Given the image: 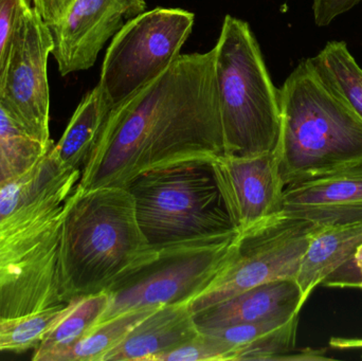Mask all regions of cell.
I'll return each instance as SVG.
<instances>
[{"label": "cell", "mask_w": 362, "mask_h": 361, "mask_svg": "<svg viewBox=\"0 0 362 361\" xmlns=\"http://www.w3.org/2000/svg\"><path fill=\"white\" fill-rule=\"evenodd\" d=\"M223 154L214 51L180 54L112 108L78 188H124L144 172Z\"/></svg>", "instance_id": "1"}, {"label": "cell", "mask_w": 362, "mask_h": 361, "mask_svg": "<svg viewBox=\"0 0 362 361\" xmlns=\"http://www.w3.org/2000/svg\"><path fill=\"white\" fill-rule=\"evenodd\" d=\"M276 148L285 187L362 167V121L319 76L300 61L281 89Z\"/></svg>", "instance_id": "2"}, {"label": "cell", "mask_w": 362, "mask_h": 361, "mask_svg": "<svg viewBox=\"0 0 362 361\" xmlns=\"http://www.w3.org/2000/svg\"><path fill=\"white\" fill-rule=\"evenodd\" d=\"M148 248L127 189L83 191L76 184L59 239L57 284L62 302L106 292Z\"/></svg>", "instance_id": "3"}, {"label": "cell", "mask_w": 362, "mask_h": 361, "mask_svg": "<svg viewBox=\"0 0 362 361\" xmlns=\"http://www.w3.org/2000/svg\"><path fill=\"white\" fill-rule=\"evenodd\" d=\"M74 170L10 215L0 218V316L62 304L57 258L62 225L81 178Z\"/></svg>", "instance_id": "4"}, {"label": "cell", "mask_w": 362, "mask_h": 361, "mask_svg": "<svg viewBox=\"0 0 362 361\" xmlns=\"http://www.w3.org/2000/svg\"><path fill=\"white\" fill-rule=\"evenodd\" d=\"M213 51L225 155L276 153L282 126L280 93L250 25L227 15Z\"/></svg>", "instance_id": "5"}, {"label": "cell", "mask_w": 362, "mask_h": 361, "mask_svg": "<svg viewBox=\"0 0 362 361\" xmlns=\"http://www.w3.org/2000/svg\"><path fill=\"white\" fill-rule=\"evenodd\" d=\"M148 248L238 235L211 159L144 172L124 187Z\"/></svg>", "instance_id": "6"}, {"label": "cell", "mask_w": 362, "mask_h": 361, "mask_svg": "<svg viewBox=\"0 0 362 361\" xmlns=\"http://www.w3.org/2000/svg\"><path fill=\"white\" fill-rule=\"evenodd\" d=\"M236 235L148 248L106 290L99 324L135 309L191 302L225 266Z\"/></svg>", "instance_id": "7"}, {"label": "cell", "mask_w": 362, "mask_h": 361, "mask_svg": "<svg viewBox=\"0 0 362 361\" xmlns=\"http://www.w3.org/2000/svg\"><path fill=\"white\" fill-rule=\"evenodd\" d=\"M317 225L278 213L238 232L231 256L189 302L193 314L268 282L296 279Z\"/></svg>", "instance_id": "8"}, {"label": "cell", "mask_w": 362, "mask_h": 361, "mask_svg": "<svg viewBox=\"0 0 362 361\" xmlns=\"http://www.w3.org/2000/svg\"><path fill=\"white\" fill-rule=\"evenodd\" d=\"M193 13L156 8L129 19L112 38L99 86L112 108L163 73L192 33Z\"/></svg>", "instance_id": "9"}, {"label": "cell", "mask_w": 362, "mask_h": 361, "mask_svg": "<svg viewBox=\"0 0 362 361\" xmlns=\"http://www.w3.org/2000/svg\"><path fill=\"white\" fill-rule=\"evenodd\" d=\"M53 47L50 27L29 4L19 19L0 93L13 118L47 146L53 144L48 82V59Z\"/></svg>", "instance_id": "10"}, {"label": "cell", "mask_w": 362, "mask_h": 361, "mask_svg": "<svg viewBox=\"0 0 362 361\" xmlns=\"http://www.w3.org/2000/svg\"><path fill=\"white\" fill-rule=\"evenodd\" d=\"M146 8V0H74L50 27L59 73L93 67L106 42Z\"/></svg>", "instance_id": "11"}, {"label": "cell", "mask_w": 362, "mask_h": 361, "mask_svg": "<svg viewBox=\"0 0 362 361\" xmlns=\"http://www.w3.org/2000/svg\"><path fill=\"white\" fill-rule=\"evenodd\" d=\"M228 212L238 232L280 213L285 184L276 153L213 160Z\"/></svg>", "instance_id": "12"}, {"label": "cell", "mask_w": 362, "mask_h": 361, "mask_svg": "<svg viewBox=\"0 0 362 361\" xmlns=\"http://www.w3.org/2000/svg\"><path fill=\"white\" fill-rule=\"evenodd\" d=\"M280 212L320 227L362 222V167L285 187Z\"/></svg>", "instance_id": "13"}, {"label": "cell", "mask_w": 362, "mask_h": 361, "mask_svg": "<svg viewBox=\"0 0 362 361\" xmlns=\"http://www.w3.org/2000/svg\"><path fill=\"white\" fill-rule=\"evenodd\" d=\"M305 304L296 279H282L255 286L194 314L199 331L238 324L287 320L299 316Z\"/></svg>", "instance_id": "14"}, {"label": "cell", "mask_w": 362, "mask_h": 361, "mask_svg": "<svg viewBox=\"0 0 362 361\" xmlns=\"http://www.w3.org/2000/svg\"><path fill=\"white\" fill-rule=\"evenodd\" d=\"M198 333L189 302L163 305L140 320L103 361H159Z\"/></svg>", "instance_id": "15"}, {"label": "cell", "mask_w": 362, "mask_h": 361, "mask_svg": "<svg viewBox=\"0 0 362 361\" xmlns=\"http://www.w3.org/2000/svg\"><path fill=\"white\" fill-rule=\"evenodd\" d=\"M362 244V222L317 226L302 259L297 280L304 301Z\"/></svg>", "instance_id": "16"}, {"label": "cell", "mask_w": 362, "mask_h": 361, "mask_svg": "<svg viewBox=\"0 0 362 361\" xmlns=\"http://www.w3.org/2000/svg\"><path fill=\"white\" fill-rule=\"evenodd\" d=\"M112 110L99 85L83 97L61 139L50 150L62 169L82 172Z\"/></svg>", "instance_id": "17"}, {"label": "cell", "mask_w": 362, "mask_h": 361, "mask_svg": "<svg viewBox=\"0 0 362 361\" xmlns=\"http://www.w3.org/2000/svg\"><path fill=\"white\" fill-rule=\"evenodd\" d=\"M107 307L106 292L68 301L42 343L34 350L32 360L52 361L57 354L76 345L99 324Z\"/></svg>", "instance_id": "18"}, {"label": "cell", "mask_w": 362, "mask_h": 361, "mask_svg": "<svg viewBox=\"0 0 362 361\" xmlns=\"http://www.w3.org/2000/svg\"><path fill=\"white\" fill-rule=\"evenodd\" d=\"M313 64L327 86L339 95L362 121V68L344 42H329L313 57Z\"/></svg>", "instance_id": "19"}, {"label": "cell", "mask_w": 362, "mask_h": 361, "mask_svg": "<svg viewBox=\"0 0 362 361\" xmlns=\"http://www.w3.org/2000/svg\"><path fill=\"white\" fill-rule=\"evenodd\" d=\"M53 144L47 146L30 135L0 99V186L31 169Z\"/></svg>", "instance_id": "20"}, {"label": "cell", "mask_w": 362, "mask_h": 361, "mask_svg": "<svg viewBox=\"0 0 362 361\" xmlns=\"http://www.w3.org/2000/svg\"><path fill=\"white\" fill-rule=\"evenodd\" d=\"M156 309H135L97 324L76 345L57 354L52 361H103L140 320Z\"/></svg>", "instance_id": "21"}, {"label": "cell", "mask_w": 362, "mask_h": 361, "mask_svg": "<svg viewBox=\"0 0 362 361\" xmlns=\"http://www.w3.org/2000/svg\"><path fill=\"white\" fill-rule=\"evenodd\" d=\"M50 150L31 169L0 186V218L27 205L53 182L71 172L62 169Z\"/></svg>", "instance_id": "22"}, {"label": "cell", "mask_w": 362, "mask_h": 361, "mask_svg": "<svg viewBox=\"0 0 362 361\" xmlns=\"http://www.w3.org/2000/svg\"><path fill=\"white\" fill-rule=\"evenodd\" d=\"M65 304L14 317L0 316V352L19 354L37 349Z\"/></svg>", "instance_id": "23"}, {"label": "cell", "mask_w": 362, "mask_h": 361, "mask_svg": "<svg viewBox=\"0 0 362 361\" xmlns=\"http://www.w3.org/2000/svg\"><path fill=\"white\" fill-rule=\"evenodd\" d=\"M233 347L216 335L199 331L187 343L163 355L159 361L234 360Z\"/></svg>", "instance_id": "24"}, {"label": "cell", "mask_w": 362, "mask_h": 361, "mask_svg": "<svg viewBox=\"0 0 362 361\" xmlns=\"http://www.w3.org/2000/svg\"><path fill=\"white\" fill-rule=\"evenodd\" d=\"M28 6V0H0V93L19 19Z\"/></svg>", "instance_id": "25"}, {"label": "cell", "mask_w": 362, "mask_h": 361, "mask_svg": "<svg viewBox=\"0 0 362 361\" xmlns=\"http://www.w3.org/2000/svg\"><path fill=\"white\" fill-rule=\"evenodd\" d=\"M362 0H314L315 23L319 27H327L340 15L352 10Z\"/></svg>", "instance_id": "26"}, {"label": "cell", "mask_w": 362, "mask_h": 361, "mask_svg": "<svg viewBox=\"0 0 362 361\" xmlns=\"http://www.w3.org/2000/svg\"><path fill=\"white\" fill-rule=\"evenodd\" d=\"M34 8L49 27L57 23L65 14L74 0H32Z\"/></svg>", "instance_id": "27"}, {"label": "cell", "mask_w": 362, "mask_h": 361, "mask_svg": "<svg viewBox=\"0 0 362 361\" xmlns=\"http://www.w3.org/2000/svg\"><path fill=\"white\" fill-rule=\"evenodd\" d=\"M329 356L325 355V350L305 349L299 353L287 354L281 360H329Z\"/></svg>", "instance_id": "28"}, {"label": "cell", "mask_w": 362, "mask_h": 361, "mask_svg": "<svg viewBox=\"0 0 362 361\" xmlns=\"http://www.w3.org/2000/svg\"><path fill=\"white\" fill-rule=\"evenodd\" d=\"M353 259H354L355 264H356L357 268H358L359 273H361L362 279V244L357 247L356 251L353 254Z\"/></svg>", "instance_id": "29"}, {"label": "cell", "mask_w": 362, "mask_h": 361, "mask_svg": "<svg viewBox=\"0 0 362 361\" xmlns=\"http://www.w3.org/2000/svg\"><path fill=\"white\" fill-rule=\"evenodd\" d=\"M361 341H362V338H361Z\"/></svg>", "instance_id": "30"}]
</instances>
